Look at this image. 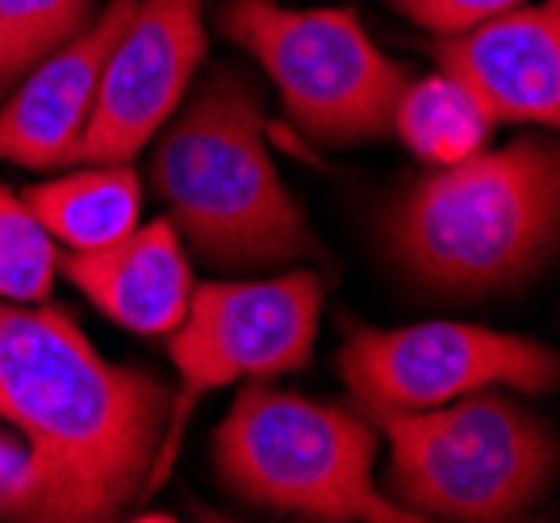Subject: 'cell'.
<instances>
[{
  "instance_id": "1",
  "label": "cell",
  "mask_w": 560,
  "mask_h": 523,
  "mask_svg": "<svg viewBox=\"0 0 560 523\" xmlns=\"http://www.w3.org/2000/svg\"><path fill=\"white\" fill-rule=\"evenodd\" d=\"M176 398L109 364L63 310L0 298V419L34 469V523L117 520L160 474Z\"/></svg>"
},
{
  "instance_id": "2",
  "label": "cell",
  "mask_w": 560,
  "mask_h": 523,
  "mask_svg": "<svg viewBox=\"0 0 560 523\" xmlns=\"http://www.w3.org/2000/svg\"><path fill=\"white\" fill-rule=\"evenodd\" d=\"M557 235L560 155L536 135L431 167L385 214L397 268L444 298H490L532 281Z\"/></svg>"
},
{
  "instance_id": "3",
  "label": "cell",
  "mask_w": 560,
  "mask_h": 523,
  "mask_svg": "<svg viewBox=\"0 0 560 523\" xmlns=\"http://www.w3.org/2000/svg\"><path fill=\"white\" fill-rule=\"evenodd\" d=\"M256 89L238 72H218L167 118L151 181L172 226L213 268H272L327 252L310 231L302 201L280 181Z\"/></svg>"
},
{
  "instance_id": "4",
  "label": "cell",
  "mask_w": 560,
  "mask_h": 523,
  "mask_svg": "<svg viewBox=\"0 0 560 523\" xmlns=\"http://www.w3.org/2000/svg\"><path fill=\"white\" fill-rule=\"evenodd\" d=\"M389 444L385 495L410 520H518L557 474L552 428L490 390L427 410L364 406Z\"/></svg>"
},
{
  "instance_id": "5",
  "label": "cell",
  "mask_w": 560,
  "mask_h": 523,
  "mask_svg": "<svg viewBox=\"0 0 560 523\" xmlns=\"http://www.w3.org/2000/svg\"><path fill=\"white\" fill-rule=\"evenodd\" d=\"M376 423L348 406L247 381L213 435L222 486L252 507L305 520L410 523L373 481Z\"/></svg>"
},
{
  "instance_id": "6",
  "label": "cell",
  "mask_w": 560,
  "mask_h": 523,
  "mask_svg": "<svg viewBox=\"0 0 560 523\" xmlns=\"http://www.w3.org/2000/svg\"><path fill=\"white\" fill-rule=\"evenodd\" d=\"M218 30L268 72L289 121L314 143L355 147L394 135L410 72L376 47L351 9L222 0Z\"/></svg>"
},
{
  "instance_id": "7",
  "label": "cell",
  "mask_w": 560,
  "mask_h": 523,
  "mask_svg": "<svg viewBox=\"0 0 560 523\" xmlns=\"http://www.w3.org/2000/svg\"><path fill=\"white\" fill-rule=\"evenodd\" d=\"M339 369L360 406L394 410L444 406L490 385L548 394L560 377V360L548 344L472 323H419L394 332L355 327L343 339Z\"/></svg>"
},
{
  "instance_id": "8",
  "label": "cell",
  "mask_w": 560,
  "mask_h": 523,
  "mask_svg": "<svg viewBox=\"0 0 560 523\" xmlns=\"http://www.w3.org/2000/svg\"><path fill=\"white\" fill-rule=\"evenodd\" d=\"M323 293V277L310 268L268 281L192 286L185 318L167 335V357L185 381V403L176 410L206 390L305 369L318 339Z\"/></svg>"
},
{
  "instance_id": "9",
  "label": "cell",
  "mask_w": 560,
  "mask_h": 523,
  "mask_svg": "<svg viewBox=\"0 0 560 523\" xmlns=\"http://www.w3.org/2000/svg\"><path fill=\"white\" fill-rule=\"evenodd\" d=\"M206 0H139L101 72L84 164H126L160 135L206 55Z\"/></svg>"
},
{
  "instance_id": "10",
  "label": "cell",
  "mask_w": 560,
  "mask_h": 523,
  "mask_svg": "<svg viewBox=\"0 0 560 523\" xmlns=\"http://www.w3.org/2000/svg\"><path fill=\"white\" fill-rule=\"evenodd\" d=\"M431 59L477 96L493 126H557L560 0L514 4L486 22L435 34Z\"/></svg>"
},
{
  "instance_id": "11",
  "label": "cell",
  "mask_w": 560,
  "mask_h": 523,
  "mask_svg": "<svg viewBox=\"0 0 560 523\" xmlns=\"http://www.w3.org/2000/svg\"><path fill=\"white\" fill-rule=\"evenodd\" d=\"M135 4L139 0H105L80 34L25 72L0 105V160L22 167H63L80 160L105 59Z\"/></svg>"
},
{
  "instance_id": "12",
  "label": "cell",
  "mask_w": 560,
  "mask_h": 523,
  "mask_svg": "<svg viewBox=\"0 0 560 523\" xmlns=\"http://www.w3.org/2000/svg\"><path fill=\"white\" fill-rule=\"evenodd\" d=\"M59 268L117 327L151 339L176 332L192 298V268L172 218L139 222L130 235L93 252H68Z\"/></svg>"
},
{
  "instance_id": "13",
  "label": "cell",
  "mask_w": 560,
  "mask_h": 523,
  "mask_svg": "<svg viewBox=\"0 0 560 523\" xmlns=\"http://www.w3.org/2000/svg\"><path fill=\"white\" fill-rule=\"evenodd\" d=\"M22 201L47 226L55 243L71 252H93L114 239L130 235L142 214V185L135 167L93 164L43 185H30Z\"/></svg>"
},
{
  "instance_id": "14",
  "label": "cell",
  "mask_w": 560,
  "mask_h": 523,
  "mask_svg": "<svg viewBox=\"0 0 560 523\" xmlns=\"http://www.w3.org/2000/svg\"><path fill=\"white\" fill-rule=\"evenodd\" d=\"M490 130V114L447 72L410 80L394 105V135L431 167L468 160L486 147Z\"/></svg>"
},
{
  "instance_id": "15",
  "label": "cell",
  "mask_w": 560,
  "mask_h": 523,
  "mask_svg": "<svg viewBox=\"0 0 560 523\" xmlns=\"http://www.w3.org/2000/svg\"><path fill=\"white\" fill-rule=\"evenodd\" d=\"M96 0H0V96L25 72L93 22Z\"/></svg>"
},
{
  "instance_id": "16",
  "label": "cell",
  "mask_w": 560,
  "mask_h": 523,
  "mask_svg": "<svg viewBox=\"0 0 560 523\" xmlns=\"http://www.w3.org/2000/svg\"><path fill=\"white\" fill-rule=\"evenodd\" d=\"M59 268V252L47 226L18 193L0 189V298L43 302Z\"/></svg>"
},
{
  "instance_id": "17",
  "label": "cell",
  "mask_w": 560,
  "mask_h": 523,
  "mask_svg": "<svg viewBox=\"0 0 560 523\" xmlns=\"http://www.w3.org/2000/svg\"><path fill=\"white\" fill-rule=\"evenodd\" d=\"M523 0H394V9L427 34H456L468 25L486 22L493 13H506Z\"/></svg>"
}]
</instances>
